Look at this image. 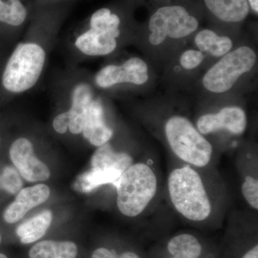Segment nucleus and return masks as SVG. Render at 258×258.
<instances>
[{"label":"nucleus","instance_id":"obj_1","mask_svg":"<svg viewBox=\"0 0 258 258\" xmlns=\"http://www.w3.org/2000/svg\"><path fill=\"white\" fill-rule=\"evenodd\" d=\"M149 13L139 23L135 45L154 69L162 70L178 51L189 45L205 20L199 0H176L149 5Z\"/></svg>","mask_w":258,"mask_h":258},{"label":"nucleus","instance_id":"obj_2","mask_svg":"<svg viewBox=\"0 0 258 258\" xmlns=\"http://www.w3.org/2000/svg\"><path fill=\"white\" fill-rule=\"evenodd\" d=\"M142 0H113L83 22L74 45L87 57H106L134 42L139 22L135 13Z\"/></svg>","mask_w":258,"mask_h":258},{"label":"nucleus","instance_id":"obj_3","mask_svg":"<svg viewBox=\"0 0 258 258\" xmlns=\"http://www.w3.org/2000/svg\"><path fill=\"white\" fill-rule=\"evenodd\" d=\"M257 60L255 46L241 40L200 75L196 83L202 96L212 102L237 98L238 92L255 74Z\"/></svg>","mask_w":258,"mask_h":258},{"label":"nucleus","instance_id":"obj_4","mask_svg":"<svg viewBox=\"0 0 258 258\" xmlns=\"http://www.w3.org/2000/svg\"><path fill=\"white\" fill-rule=\"evenodd\" d=\"M167 189L173 208L181 217L192 222L209 220L213 205L206 185L193 166L176 167L167 179Z\"/></svg>","mask_w":258,"mask_h":258},{"label":"nucleus","instance_id":"obj_5","mask_svg":"<svg viewBox=\"0 0 258 258\" xmlns=\"http://www.w3.org/2000/svg\"><path fill=\"white\" fill-rule=\"evenodd\" d=\"M161 124L166 144L179 160L195 168L209 165L213 156V146L186 115L171 113Z\"/></svg>","mask_w":258,"mask_h":258},{"label":"nucleus","instance_id":"obj_6","mask_svg":"<svg viewBox=\"0 0 258 258\" xmlns=\"http://www.w3.org/2000/svg\"><path fill=\"white\" fill-rule=\"evenodd\" d=\"M158 185L157 174L152 166L146 162L133 163L115 186L118 210L125 217L142 215L157 195Z\"/></svg>","mask_w":258,"mask_h":258},{"label":"nucleus","instance_id":"obj_7","mask_svg":"<svg viewBox=\"0 0 258 258\" xmlns=\"http://www.w3.org/2000/svg\"><path fill=\"white\" fill-rule=\"evenodd\" d=\"M46 61V50L41 44L33 40L20 42L5 66L3 87L15 94L30 91L41 77Z\"/></svg>","mask_w":258,"mask_h":258},{"label":"nucleus","instance_id":"obj_8","mask_svg":"<svg viewBox=\"0 0 258 258\" xmlns=\"http://www.w3.org/2000/svg\"><path fill=\"white\" fill-rule=\"evenodd\" d=\"M152 64L145 57L132 56L120 63L107 64L96 73L93 83L104 91L125 87L147 91L156 82Z\"/></svg>","mask_w":258,"mask_h":258},{"label":"nucleus","instance_id":"obj_9","mask_svg":"<svg viewBox=\"0 0 258 258\" xmlns=\"http://www.w3.org/2000/svg\"><path fill=\"white\" fill-rule=\"evenodd\" d=\"M221 102L222 106H219L215 111L203 113L197 118L195 125L203 135L225 132L230 135L240 137L244 134L247 127V115L245 110L238 103Z\"/></svg>","mask_w":258,"mask_h":258},{"label":"nucleus","instance_id":"obj_10","mask_svg":"<svg viewBox=\"0 0 258 258\" xmlns=\"http://www.w3.org/2000/svg\"><path fill=\"white\" fill-rule=\"evenodd\" d=\"M208 69L206 56L201 51L187 45L173 56L162 69L166 83L173 88L186 87L198 79Z\"/></svg>","mask_w":258,"mask_h":258},{"label":"nucleus","instance_id":"obj_11","mask_svg":"<svg viewBox=\"0 0 258 258\" xmlns=\"http://www.w3.org/2000/svg\"><path fill=\"white\" fill-rule=\"evenodd\" d=\"M205 20L215 25L236 32L242 28L251 14L247 0H199Z\"/></svg>","mask_w":258,"mask_h":258},{"label":"nucleus","instance_id":"obj_12","mask_svg":"<svg viewBox=\"0 0 258 258\" xmlns=\"http://www.w3.org/2000/svg\"><path fill=\"white\" fill-rule=\"evenodd\" d=\"M242 32H236L210 25L201 27L191 37L189 45L206 56L208 68L221 58L241 41Z\"/></svg>","mask_w":258,"mask_h":258},{"label":"nucleus","instance_id":"obj_13","mask_svg":"<svg viewBox=\"0 0 258 258\" xmlns=\"http://www.w3.org/2000/svg\"><path fill=\"white\" fill-rule=\"evenodd\" d=\"M10 157L20 175L30 182L49 179L50 171L47 165L34 154L32 142L27 138L16 139L10 148Z\"/></svg>","mask_w":258,"mask_h":258},{"label":"nucleus","instance_id":"obj_14","mask_svg":"<svg viewBox=\"0 0 258 258\" xmlns=\"http://www.w3.org/2000/svg\"><path fill=\"white\" fill-rule=\"evenodd\" d=\"M81 134L90 144L96 147L108 143L113 137L114 131L107 123L104 102L101 96L96 95L91 101Z\"/></svg>","mask_w":258,"mask_h":258},{"label":"nucleus","instance_id":"obj_15","mask_svg":"<svg viewBox=\"0 0 258 258\" xmlns=\"http://www.w3.org/2000/svg\"><path fill=\"white\" fill-rule=\"evenodd\" d=\"M50 194V188L42 184L20 190L13 203L5 210V221L10 224L19 221L32 208L47 201Z\"/></svg>","mask_w":258,"mask_h":258},{"label":"nucleus","instance_id":"obj_16","mask_svg":"<svg viewBox=\"0 0 258 258\" xmlns=\"http://www.w3.org/2000/svg\"><path fill=\"white\" fill-rule=\"evenodd\" d=\"M96 96L91 84L86 82L76 83L71 90V106L69 114V130L71 134L82 133L85 118L91 101Z\"/></svg>","mask_w":258,"mask_h":258},{"label":"nucleus","instance_id":"obj_17","mask_svg":"<svg viewBox=\"0 0 258 258\" xmlns=\"http://www.w3.org/2000/svg\"><path fill=\"white\" fill-rule=\"evenodd\" d=\"M123 172L114 166L91 164V169L78 177L75 188L81 192L89 193L102 185L113 184L115 187Z\"/></svg>","mask_w":258,"mask_h":258},{"label":"nucleus","instance_id":"obj_18","mask_svg":"<svg viewBox=\"0 0 258 258\" xmlns=\"http://www.w3.org/2000/svg\"><path fill=\"white\" fill-rule=\"evenodd\" d=\"M32 16V0H0V23L23 28Z\"/></svg>","mask_w":258,"mask_h":258},{"label":"nucleus","instance_id":"obj_19","mask_svg":"<svg viewBox=\"0 0 258 258\" xmlns=\"http://www.w3.org/2000/svg\"><path fill=\"white\" fill-rule=\"evenodd\" d=\"M52 220V212L50 210H44L19 225L16 230L17 235L20 237L22 243H32L46 233Z\"/></svg>","mask_w":258,"mask_h":258},{"label":"nucleus","instance_id":"obj_20","mask_svg":"<svg viewBox=\"0 0 258 258\" xmlns=\"http://www.w3.org/2000/svg\"><path fill=\"white\" fill-rule=\"evenodd\" d=\"M78 248L73 242L45 240L38 242L30 249V258H76Z\"/></svg>","mask_w":258,"mask_h":258},{"label":"nucleus","instance_id":"obj_21","mask_svg":"<svg viewBox=\"0 0 258 258\" xmlns=\"http://www.w3.org/2000/svg\"><path fill=\"white\" fill-rule=\"evenodd\" d=\"M170 258H200L203 247L200 241L191 234L183 233L174 236L167 244Z\"/></svg>","mask_w":258,"mask_h":258},{"label":"nucleus","instance_id":"obj_22","mask_svg":"<svg viewBox=\"0 0 258 258\" xmlns=\"http://www.w3.org/2000/svg\"><path fill=\"white\" fill-rule=\"evenodd\" d=\"M23 180L16 169L13 166H5L0 175V186L7 192L15 195L23 187Z\"/></svg>","mask_w":258,"mask_h":258},{"label":"nucleus","instance_id":"obj_23","mask_svg":"<svg viewBox=\"0 0 258 258\" xmlns=\"http://www.w3.org/2000/svg\"><path fill=\"white\" fill-rule=\"evenodd\" d=\"M241 191L244 200L247 204L254 209L258 210V180L252 175H247L244 177L241 186Z\"/></svg>","mask_w":258,"mask_h":258},{"label":"nucleus","instance_id":"obj_24","mask_svg":"<svg viewBox=\"0 0 258 258\" xmlns=\"http://www.w3.org/2000/svg\"><path fill=\"white\" fill-rule=\"evenodd\" d=\"M69 114L68 111L62 112L55 116L52 122V126L57 133L64 134L69 130Z\"/></svg>","mask_w":258,"mask_h":258},{"label":"nucleus","instance_id":"obj_25","mask_svg":"<svg viewBox=\"0 0 258 258\" xmlns=\"http://www.w3.org/2000/svg\"><path fill=\"white\" fill-rule=\"evenodd\" d=\"M71 0H32V13L41 8L71 3Z\"/></svg>","mask_w":258,"mask_h":258},{"label":"nucleus","instance_id":"obj_26","mask_svg":"<svg viewBox=\"0 0 258 258\" xmlns=\"http://www.w3.org/2000/svg\"><path fill=\"white\" fill-rule=\"evenodd\" d=\"M116 252L114 250H110L105 247H101L93 252L91 258H113Z\"/></svg>","mask_w":258,"mask_h":258},{"label":"nucleus","instance_id":"obj_27","mask_svg":"<svg viewBox=\"0 0 258 258\" xmlns=\"http://www.w3.org/2000/svg\"><path fill=\"white\" fill-rule=\"evenodd\" d=\"M249 5L251 14L257 17L258 15V0H247Z\"/></svg>","mask_w":258,"mask_h":258},{"label":"nucleus","instance_id":"obj_28","mask_svg":"<svg viewBox=\"0 0 258 258\" xmlns=\"http://www.w3.org/2000/svg\"><path fill=\"white\" fill-rule=\"evenodd\" d=\"M242 258H258V245L256 244L252 249L247 251Z\"/></svg>","mask_w":258,"mask_h":258},{"label":"nucleus","instance_id":"obj_29","mask_svg":"<svg viewBox=\"0 0 258 258\" xmlns=\"http://www.w3.org/2000/svg\"><path fill=\"white\" fill-rule=\"evenodd\" d=\"M113 258H141L138 254L133 252H125L120 254H115Z\"/></svg>","mask_w":258,"mask_h":258},{"label":"nucleus","instance_id":"obj_30","mask_svg":"<svg viewBox=\"0 0 258 258\" xmlns=\"http://www.w3.org/2000/svg\"><path fill=\"white\" fill-rule=\"evenodd\" d=\"M144 5L149 4V5L161 4V3H169V2L176 1V0H142Z\"/></svg>","mask_w":258,"mask_h":258},{"label":"nucleus","instance_id":"obj_31","mask_svg":"<svg viewBox=\"0 0 258 258\" xmlns=\"http://www.w3.org/2000/svg\"><path fill=\"white\" fill-rule=\"evenodd\" d=\"M0 258H8L4 254L0 253Z\"/></svg>","mask_w":258,"mask_h":258},{"label":"nucleus","instance_id":"obj_32","mask_svg":"<svg viewBox=\"0 0 258 258\" xmlns=\"http://www.w3.org/2000/svg\"><path fill=\"white\" fill-rule=\"evenodd\" d=\"M1 241H2V236H1V233H0V243H1Z\"/></svg>","mask_w":258,"mask_h":258}]
</instances>
